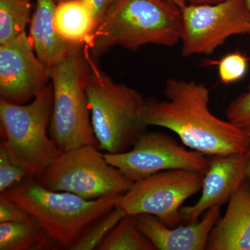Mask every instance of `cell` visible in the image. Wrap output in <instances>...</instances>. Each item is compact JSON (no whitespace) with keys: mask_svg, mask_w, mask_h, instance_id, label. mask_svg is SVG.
Masks as SVG:
<instances>
[{"mask_svg":"<svg viewBox=\"0 0 250 250\" xmlns=\"http://www.w3.org/2000/svg\"><path fill=\"white\" fill-rule=\"evenodd\" d=\"M164 100H146L143 122L173 131L186 146L205 155H234L250 149V140L209 108L210 90L195 81L170 78Z\"/></svg>","mask_w":250,"mask_h":250,"instance_id":"cell-1","label":"cell"},{"mask_svg":"<svg viewBox=\"0 0 250 250\" xmlns=\"http://www.w3.org/2000/svg\"><path fill=\"white\" fill-rule=\"evenodd\" d=\"M182 9L168 0H116L85 45L97 59L116 46L174 47L181 42Z\"/></svg>","mask_w":250,"mask_h":250,"instance_id":"cell-2","label":"cell"},{"mask_svg":"<svg viewBox=\"0 0 250 250\" xmlns=\"http://www.w3.org/2000/svg\"><path fill=\"white\" fill-rule=\"evenodd\" d=\"M1 195L22 207L60 249L65 250L69 249L88 225L116 207L122 196L85 200L70 192L49 190L34 178L16 184Z\"/></svg>","mask_w":250,"mask_h":250,"instance_id":"cell-3","label":"cell"},{"mask_svg":"<svg viewBox=\"0 0 250 250\" xmlns=\"http://www.w3.org/2000/svg\"><path fill=\"white\" fill-rule=\"evenodd\" d=\"M52 108V85L24 104L0 99V143L31 178L40 179L62 152L49 134Z\"/></svg>","mask_w":250,"mask_h":250,"instance_id":"cell-4","label":"cell"},{"mask_svg":"<svg viewBox=\"0 0 250 250\" xmlns=\"http://www.w3.org/2000/svg\"><path fill=\"white\" fill-rule=\"evenodd\" d=\"M91 63L85 45H79L50 68L53 108L49 134L62 152L83 146L98 147L85 91Z\"/></svg>","mask_w":250,"mask_h":250,"instance_id":"cell-5","label":"cell"},{"mask_svg":"<svg viewBox=\"0 0 250 250\" xmlns=\"http://www.w3.org/2000/svg\"><path fill=\"white\" fill-rule=\"evenodd\" d=\"M98 148L118 154L129 150L146 129V100L134 88L116 83L92 62L85 85Z\"/></svg>","mask_w":250,"mask_h":250,"instance_id":"cell-6","label":"cell"},{"mask_svg":"<svg viewBox=\"0 0 250 250\" xmlns=\"http://www.w3.org/2000/svg\"><path fill=\"white\" fill-rule=\"evenodd\" d=\"M99 149L83 146L63 151L38 180L49 190L70 192L85 200L123 195L134 182L108 164Z\"/></svg>","mask_w":250,"mask_h":250,"instance_id":"cell-7","label":"cell"},{"mask_svg":"<svg viewBox=\"0 0 250 250\" xmlns=\"http://www.w3.org/2000/svg\"><path fill=\"white\" fill-rule=\"evenodd\" d=\"M204 175L185 169L163 171L134 182L116 206L126 215H152L174 228L182 221V205L202 189Z\"/></svg>","mask_w":250,"mask_h":250,"instance_id":"cell-8","label":"cell"},{"mask_svg":"<svg viewBox=\"0 0 250 250\" xmlns=\"http://www.w3.org/2000/svg\"><path fill=\"white\" fill-rule=\"evenodd\" d=\"M182 13L183 57L208 55L231 36L250 34V11L246 0L187 4Z\"/></svg>","mask_w":250,"mask_h":250,"instance_id":"cell-9","label":"cell"},{"mask_svg":"<svg viewBox=\"0 0 250 250\" xmlns=\"http://www.w3.org/2000/svg\"><path fill=\"white\" fill-rule=\"evenodd\" d=\"M103 154L108 164L134 182L174 169L205 172L210 164L205 154L187 149L162 131H145L130 150Z\"/></svg>","mask_w":250,"mask_h":250,"instance_id":"cell-10","label":"cell"},{"mask_svg":"<svg viewBox=\"0 0 250 250\" xmlns=\"http://www.w3.org/2000/svg\"><path fill=\"white\" fill-rule=\"evenodd\" d=\"M51 69L33 49L27 33L0 44V99L24 104L48 85Z\"/></svg>","mask_w":250,"mask_h":250,"instance_id":"cell-11","label":"cell"},{"mask_svg":"<svg viewBox=\"0 0 250 250\" xmlns=\"http://www.w3.org/2000/svg\"><path fill=\"white\" fill-rule=\"evenodd\" d=\"M247 152L213 156L204 175L201 196L195 205L181 208L182 220L195 223L210 208L228 203L247 180Z\"/></svg>","mask_w":250,"mask_h":250,"instance_id":"cell-12","label":"cell"},{"mask_svg":"<svg viewBox=\"0 0 250 250\" xmlns=\"http://www.w3.org/2000/svg\"><path fill=\"white\" fill-rule=\"evenodd\" d=\"M221 215L220 207L207 210L202 220L186 226L170 228L152 215H135L140 231L156 250H207L212 230Z\"/></svg>","mask_w":250,"mask_h":250,"instance_id":"cell-13","label":"cell"},{"mask_svg":"<svg viewBox=\"0 0 250 250\" xmlns=\"http://www.w3.org/2000/svg\"><path fill=\"white\" fill-rule=\"evenodd\" d=\"M207 250H250V184L245 181L212 230Z\"/></svg>","mask_w":250,"mask_h":250,"instance_id":"cell-14","label":"cell"},{"mask_svg":"<svg viewBox=\"0 0 250 250\" xmlns=\"http://www.w3.org/2000/svg\"><path fill=\"white\" fill-rule=\"evenodd\" d=\"M56 0H36L35 9L29 22V37L38 58L49 68L79 45L62 39L54 24Z\"/></svg>","mask_w":250,"mask_h":250,"instance_id":"cell-15","label":"cell"},{"mask_svg":"<svg viewBox=\"0 0 250 250\" xmlns=\"http://www.w3.org/2000/svg\"><path fill=\"white\" fill-rule=\"evenodd\" d=\"M54 24L61 38L74 45H86L98 27L91 11L79 0L57 3Z\"/></svg>","mask_w":250,"mask_h":250,"instance_id":"cell-16","label":"cell"},{"mask_svg":"<svg viewBox=\"0 0 250 250\" xmlns=\"http://www.w3.org/2000/svg\"><path fill=\"white\" fill-rule=\"evenodd\" d=\"M60 249L35 219L0 223V250Z\"/></svg>","mask_w":250,"mask_h":250,"instance_id":"cell-17","label":"cell"},{"mask_svg":"<svg viewBox=\"0 0 250 250\" xmlns=\"http://www.w3.org/2000/svg\"><path fill=\"white\" fill-rule=\"evenodd\" d=\"M98 250H156L149 240L140 231L134 215L121 219Z\"/></svg>","mask_w":250,"mask_h":250,"instance_id":"cell-18","label":"cell"},{"mask_svg":"<svg viewBox=\"0 0 250 250\" xmlns=\"http://www.w3.org/2000/svg\"><path fill=\"white\" fill-rule=\"evenodd\" d=\"M31 9L32 0H0V44L26 32Z\"/></svg>","mask_w":250,"mask_h":250,"instance_id":"cell-19","label":"cell"},{"mask_svg":"<svg viewBox=\"0 0 250 250\" xmlns=\"http://www.w3.org/2000/svg\"><path fill=\"white\" fill-rule=\"evenodd\" d=\"M126 215L124 210L116 206L113 209L102 215L88 225L74 241L68 250H98V247L108 236L110 231Z\"/></svg>","mask_w":250,"mask_h":250,"instance_id":"cell-20","label":"cell"},{"mask_svg":"<svg viewBox=\"0 0 250 250\" xmlns=\"http://www.w3.org/2000/svg\"><path fill=\"white\" fill-rule=\"evenodd\" d=\"M249 63V57L237 50L226 54L219 61L208 62V65L218 66L219 78L225 85L235 83L246 76Z\"/></svg>","mask_w":250,"mask_h":250,"instance_id":"cell-21","label":"cell"},{"mask_svg":"<svg viewBox=\"0 0 250 250\" xmlns=\"http://www.w3.org/2000/svg\"><path fill=\"white\" fill-rule=\"evenodd\" d=\"M225 116L250 140V85L230 103Z\"/></svg>","mask_w":250,"mask_h":250,"instance_id":"cell-22","label":"cell"},{"mask_svg":"<svg viewBox=\"0 0 250 250\" xmlns=\"http://www.w3.org/2000/svg\"><path fill=\"white\" fill-rule=\"evenodd\" d=\"M29 178L31 177L27 171L11 160L6 148L0 143V194Z\"/></svg>","mask_w":250,"mask_h":250,"instance_id":"cell-23","label":"cell"},{"mask_svg":"<svg viewBox=\"0 0 250 250\" xmlns=\"http://www.w3.org/2000/svg\"><path fill=\"white\" fill-rule=\"evenodd\" d=\"M34 219L17 204L0 195V223H18Z\"/></svg>","mask_w":250,"mask_h":250,"instance_id":"cell-24","label":"cell"},{"mask_svg":"<svg viewBox=\"0 0 250 250\" xmlns=\"http://www.w3.org/2000/svg\"><path fill=\"white\" fill-rule=\"evenodd\" d=\"M85 5L93 14L98 27L106 16L116 0H79Z\"/></svg>","mask_w":250,"mask_h":250,"instance_id":"cell-25","label":"cell"},{"mask_svg":"<svg viewBox=\"0 0 250 250\" xmlns=\"http://www.w3.org/2000/svg\"><path fill=\"white\" fill-rule=\"evenodd\" d=\"M187 4L200 5V4H213L221 2L225 0H185Z\"/></svg>","mask_w":250,"mask_h":250,"instance_id":"cell-26","label":"cell"},{"mask_svg":"<svg viewBox=\"0 0 250 250\" xmlns=\"http://www.w3.org/2000/svg\"><path fill=\"white\" fill-rule=\"evenodd\" d=\"M246 176L247 180L250 184V149L247 152V161H246Z\"/></svg>","mask_w":250,"mask_h":250,"instance_id":"cell-27","label":"cell"},{"mask_svg":"<svg viewBox=\"0 0 250 250\" xmlns=\"http://www.w3.org/2000/svg\"><path fill=\"white\" fill-rule=\"evenodd\" d=\"M168 1L174 3V4L178 6L181 9H182V8L184 7V6L187 4V1H186L185 0H168Z\"/></svg>","mask_w":250,"mask_h":250,"instance_id":"cell-28","label":"cell"},{"mask_svg":"<svg viewBox=\"0 0 250 250\" xmlns=\"http://www.w3.org/2000/svg\"><path fill=\"white\" fill-rule=\"evenodd\" d=\"M247 4H248V8H249L250 11V0H246Z\"/></svg>","mask_w":250,"mask_h":250,"instance_id":"cell-29","label":"cell"},{"mask_svg":"<svg viewBox=\"0 0 250 250\" xmlns=\"http://www.w3.org/2000/svg\"><path fill=\"white\" fill-rule=\"evenodd\" d=\"M62 1V0H56V1H57V3L60 2V1Z\"/></svg>","mask_w":250,"mask_h":250,"instance_id":"cell-30","label":"cell"}]
</instances>
